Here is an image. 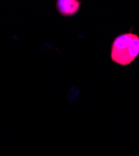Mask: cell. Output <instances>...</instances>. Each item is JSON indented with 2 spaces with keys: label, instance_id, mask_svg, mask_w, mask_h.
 <instances>
[{
  "label": "cell",
  "instance_id": "obj_2",
  "mask_svg": "<svg viewBox=\"0 0 139 156\" xmlns=\"http://www.w3.org/2000/svg\"><path fill=\"white\" fill-rule=\"evenodd\" d=\"M81 2L78 0H58L56 8L59 13L65 17H71L79 11Z\"/></svg>",
  "mask_w": 139,
  "mask_h": 156
},
{
  "label": "cell",
  "instance_id": "obj_1",
  "mask_svg": "<svg viewBox=\"0 0 139 156\" xmlns=\"http://www.w3.org/2000/svg\"><path fill=\"white\" fill-rule=\"evenodd\" d=\"M139 55V36L129 32L117 36L111 47V59L125 66L132 63Z\"/></svg>",
  "mask_w": 139,
  "mask_h": 156
},
{
  "label": "cell",
  "instance_id": "obj_3",
  "mask_svg": "<svg viewBox=\"0 0 139 156\" xmlns=\"http://www.w3.org/2000/svg\"><path fill=\"white\" fill-rule=\"evenodd\" d=\"M79 93L78 90H76L75 89H73V90H70L68 93V95H67V97H68L69 101H71V102L75 101L76 99H77V98H78Z\"/></svg>",
  "mask_w": 139,
  "mask_h": 156
}]
</instances>
